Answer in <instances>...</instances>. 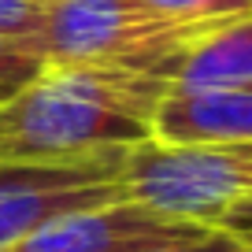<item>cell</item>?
<instances>
[{
  "instance_id": "1",
  "label": "cell",
  "mask_w": 252,
  "mask_h": 252,
  "mask_svg": "<svg viewBox=\"0 0 252 252\" xmlns=\"http://www.w3.org/2000/svg\"><path fill=\"white\" fill-rule=\"evenodd\" d=\"M163 78L119 67H45L0 104V163H74L152 141Z\"/></svg>"
},
{
  "instance_id": "2",
  "label": "cell",
  "mask_w": 252,
  "mask_h": 252,
  "mask_svg": "<svg viewBox=\"0 0 252 252\" xmlns=\"http://www.w3.org/2000/svg\"><path fill=\"white\" fill-rule=\"evenodd\" d=\"M212 26L222 23H178L141 0H56L45 8L33 52L45 67H119L156 74Z\"/></svg>"
},
{
  "instance_id": "3",
  "label": "cell",
  "mask_w": 252,
  "mask_h": 252,
  "mask_svg": "<svg viewBox=\"0 0 252 252\" xmlns=\"http://www.w3.org/2000/svg\"><path fill=\"white\" fill-rule=\"evenodd\" d=\"M126 197L167 215L219 226L241 200H252V141L230 145H159L145 141L126 152L119 171Z\"/></svg>"
},
{
  "instance_id": "4",
  "label": "cell",
  "mask_w": 252,
  "mask_h": 252,
  "mask_svg": "<svg viewBox=\"0 0 252 252\" xmlns=\"http://www.w3.org/2000/svg\"><path fill=\"white\" fill-rule=\"evenodd\" d=\"M212 230L215 226H200L126 197L115 204L56 215L4 252H152L163 245L200 241Z\"/></svg>"
},
{
  "instance_id": "5",
  "label": "cell",
  "mask_w": 252,
  "mask_h": 252,
  "mask_svg": "<svg viewBox=\"0 0 252 252\" xmlns=\"http://www.w3.org/2000/svg\"><path fill=\"white\" fill-rule=\"evenodd\" d=\"M152 141L159 145L252 141V86L171 89L152 115Z\"/></svg>"
},
{
  "instance_id": "6",
  "label": "cell",
  "mask_w": 252,
  "mask_h": 252,
  "mask_svg": "<svg viewBox=\"0 0 252 252\" xmlns=\"http://www.w3.org/2000/svg\"><path fill=\"white\" fill-rule=\"evenodd\" d=\"M171 89H241L252 86V15L212 26L156 71Z\"/></svg>"
},
{
  "instance_id": "7",
  "label": "cell",
  "mask_w": 252,
  "mask_h": 252,
  "mask_svg": "<svg viewBox=\"0 0 252 252\" xmlns=\"http://www.w3.org/2000/svg\"><path fill=\"white\" fill-rule=\"evenodd\" d=\"M126 200L123 182H96V186H67V189H0V252L30 237L56 215L82 212Z\"/></svg>"
},
{
  "instance_id": "8",
  "label": "cell",
  "mask_w": 252,
  "mask_h": 252,
  "mask_svg": "<svg viewBox=\"0 0 252 252\" xmlns=\"http://www.w3.org/2000/svg\"><path fill=\"white\" fill-rule=\"evenodd\" d=\"M178 23H234L252 15V0H141Z\"/></svg>"
},
{
  "instance_id": "9",
  "label": "cell",
  "mask_w": 252,
  "mask_h": 252,
  "mask_svg": "<svg viewBox=\"0 0 252 252\" xmlns=\"http://www.w3.org/2000/svg\"><path fill=\"white\" fill-rule=\"evenodd\" d=\"M152 252H245L241 241L226 234V230L215 226L212 234H204L200 241H182V245H163V249H152Z\"/></svg>"
},
{
  "instance_id": "10",
  "label": "cell",
  "mask_w": 252,
  "mask_h": 252,
  "mask_svg": "<svg viewBox=\"0 0 252 252\" xmlns=\"http://www.w3.org/2000/svg\"><path fill=\"white\" fill-rule=\"evenodd\" d=\"M219 230H226L234 241H241V249H252V200H241L230 208L219 219Z\"/></svg>"
},
{
  "instance_id": "11",
  "label": "cell",
  "mask_w": 252,
  "mask_h": 252,
  "mask_svg": "<svg viewBox=\"0 0 252 252\" xmlns=\"http://www.w3.org/2000/svg\"><path fill=\"white\" fill-rule=\"evenodd\" d=\"M11 93H15V89H11V86H4V82H0V104L8 100V96H11Z\"/></svg>"
},
{
  "instance_id": "12",
  "label": "cell",
  "mask_w": 252,
  "mask_h": 252,
  "mask_svg": "<svg viewBox=\"0 0 252 252\" xmlns=\"http://www.w3.org/2000/svg\"><path fill=\"white\" fill-rule=\"evenodd\" d=\"M37 4H45V8H48V4H56V0H37Z\"/></svg>"
},
{
  "instance_id": "13",
  "label": "cell",
  "mask_w": 252,
  "mask_h": 252,
  "mask_svg": "<svg viewBox=\"0 0 252 252\" xmlns=\"http://www.w3.org/2000/svg\"><path fill=\"white\" fill-rule=\"evenodd\" d=\"M245 252H252V249H245Z\"/></svg>"
}]
</instances>
